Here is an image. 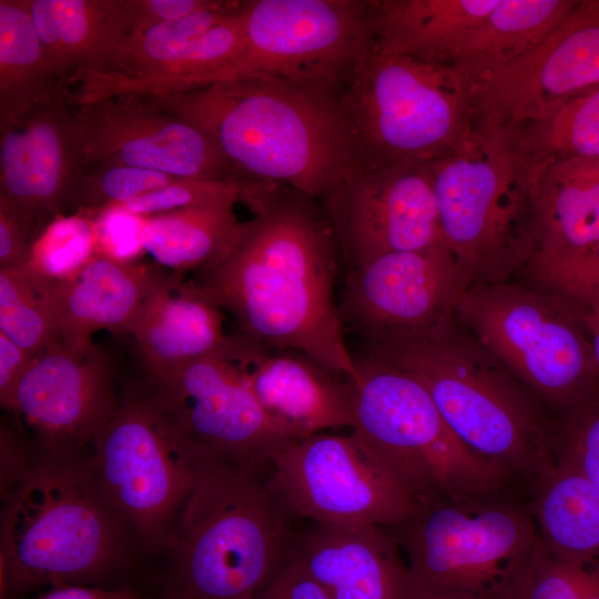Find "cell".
Returning <instances> with one entry per match:
<instances>
[{
    "instance_id": "26",
    "label": "cell",
    "mask_w": 599,
    "mask_h": 599,
    "mask_svg": "<svg viewBox=\"0 0 599 599\" xmlns=\"http://www.w3.org/2000/svg\"><path fill=\"white\" fill-rule=\"evenodd\" d=\"M599 240V159L554 162L539 172L537 253L527 276L560 265Z\"/></svg>"
},
{
    "instance_id": "13",
    "label": "cell",
    "mask_w": 599,
    "mask_h": 599,
    "mask_svg": "<svg viewBox=\"0 0 599 599\" xmlns=\"http://www.w3.org/2000/svg\"><path fill=\"white\" fill-rule=\"evenodd\" d=\"M243 17V51L209 83L261 75L339 93L369 45L364 0H251Z\"/></svg>"
},
{
    "instance_id": "14",
    "label": "cell",
    "mask_w": 599,
    "mask_h": 599,
    "mask_svg": "<svg viewBox=\"0 0 599 599\" xmlns=\"http://www.w3.org/2000/svg\"><path fill=\"white\" fill-rule=\"evenodd\" d=\"M273 483L296 518L316 525L392 528L417 508L380 459L355 435L312 434L278 448Z\"/></svg>"
},
{
    "instance_id": "1",
    "label": "cell",
    "mask_w": 599,
    "mask_h": 599,
    "mask_svg": "<svg viewBox=\"0 0 599 599\" xmlns=\"http://www.w3.org/2000/svg\"><path fill=\"white\" fill-rule=\"evenodd\" d=\"M238 184L252 217L192 283L231 313L246 339L302 354L356 384L357 362L334 297L341 254L322 203L284 184Z\"/></svg>"
},
{
    "instance_id": "6",
    "label": "cell",
    "mask_w": 599,
    "mask_h": 599,
    "mask_svg": "<svg viewBox=\"0 0 599 599\" xmlns=\"http://www.w3.org/2000/svg\"><path fill=\"white\" fill-rule=\"evenodd\" d=\"M52 458L27 468L7 494L0 532L2 599L40 587L89 585L121 557L125 526L84 463Z\"/></svg>"
},
{
    "instance_id": "44",
    "label": "cell",
    "mask_w": 599,
    "mask_h": 599,
    "mask_svg": "<svg viewBox=\"0 0 599 599\" xmlns=\"http://www.w3.org/2000/svg\"><path fill=\"white\" fill-rule=\"evenodd\" d=\"M33 599H141L125 589H106L89 585H70L49 589Z\"/></svg>"
},
{
    "instance_id": "41",
    "label": "cell",
    "mask_w": 599,
    "mask_h": 599,
    "mask_svg": "<svg viewBox=\"0 0 599 599\" xmlns=\"http://www.w3.org/2000/svg\"><path fill=\"white\" fill-rule=\"evenodd\" d=\"M41 234L27 213L0 195V268L27 265Z\"/></svg>"
},
{
    "instance_id": "23",
    "label": "cell",
    "mask_w": 599,
    "mask_h": 599,
    "mask_svg": "<svg viewBox=\"0 0 599 599\" xmlns=\"http://www.w3.org/2000/svg\"><path fill=\"white\" fill-rule=\"evenodd\" d=\"M231 356L265 410L305 437L352 427L353 386L295 352L265 348L242 335Z\"/></svg>"
},
{
    "instance_id": "31",
    "label": "cell",
    "mask_w": 599,
    "mask_h": 599,
    "mask_svg": "<svg viewBox=\"0 0 599 599\" xmlns=\"http://www.w3.org/2000/svg\"><path fill=\"white\" fill-rule=\"evenodd\" d=\"M57 78L26 0H0V124L53 94Z\"/></svg>"
},
{
    "instance_id": "20",
    "label": "cell",
    "mask_w": 599,
    "mask_h": 599,
    "mask_svg": "<svg viewBox=\"0 0 599 599\" xmlns=\"http://www.w3.org/2000/svg\"><path fill=\"white\" fill-rule=\"evenodd\" d=\"M69 87L0 124V195L43 233L73 207L83 170L79 122Z\"/></svg>"
},
{
    "instance_id": "11",
    "label": "cell",
    "mask_w": 599,
    "mask_h": 599,
    "mask_svg": "<svg viewBox=\"0 0 599 599\" xmlns=\"http://www.w3.org/2000/svg\"><path fill=\"white\" fill-rule=\"evenodd\" d=\"M84 463L125 527L149 545L167 539L201 466L177 441L148 395H130L91 443Z\"/></svg>"
},
{
    "instance_id": "29",
    "label": "cell",
    "mask_w": 599,
    "mask_h": 599,
    "mask_svg": "<svg viewBox=\"0 0 599 599\" xmlns=\"http://www.w3.org/2000/svg\"><path fill=\"white\" fill-rule=\"evenodd\" d=\"M238 200H223L144 217L140 246L159 265L175 273L201 271L217 262L236 240Z\"/></svg>"
},
{
    "instance_id": "19",
    "label": "cell",
    "mask_w": 599,
    "mask_h": 599,
    "mask_svg": "<svg viewBox=\"0 0 599 599\" xmlns=\"http://www.w3.org/2000/svg\"><path fill=\"white\" fill-rule=\"evenodd\" d=\"M119 403L112 364L101 348L55 342L34 354L8 410L27 423L51 457H71L92 443Z\"/></svg>"
},
{
    "instance_id": "42",
    "label": "cell",
    "mask_w": 599,
    "mask_h": 599,
    "mask_svg": "<svg viewBox=\"0 0 599 599\" xmlns=\"http://www.w3.org/2000/svg\"><path fill=\"white\" fill-rule=\"evenodd\" d=\"M257 599H329L294 561H288Z\"/></svg>"
},
{
    "instance_id": "10",
    "label": "cell",
    "mask_w": 599,
    "mask_h": 599,
    "mask_svg": "<svg viewBox=\"0 0 599 599\" xmlns=\"http://www.w3.org/2000/svg\"><path fill=\"white\" fill-rule=\"evenodd\" d=\"M387 529L423 599H509L542 545L531 511L497 496L418 505Z\"/></svg>"
},
{
    "instance_id": "35",
    "label": "cell",
    "mask_w": 599,
    "mask_h": 599,
    "mask_svg": "<svg viewBox=\"0 0 599 599\" xmlns=\"http://www.w3.org/2000/svg\"><path fill=\"white\" fill-rule=\"evenodd\" d=\"M509 599H599V557H564L542 542Z\"/></svg>"
},
{
    "instance_id": "9",
    "label": "cell",
    "mask_w": 599,
    "mask_h": 599,
    "mask_svg": "<svg viewBox=\"0 0 599 599\" xmlns=\"http://www.w3.org/2000/svg\"><path fill=\"white\" fill-rule=\"evenodd\" d=\"M455 318L554 417L599 392L590 341L564 295L514 278L474 284L459 300Z\"/></svg>"
},
{
    "instance_id": "37",
    "label": "cell",
    "mask_w": 599,
    "mask_h": 599,
    "mask_svg": "<svg viewBox=\"0 0 599 599\" xmlns=\"http://www.w3.org/2000/svg\"><path fill=\"white\" fill-rule=\"evenodd\" d=\"M551 460L599 487V392L555 417Z\"/></svg>"
},
{
    "instance_id": "3",
    "label": "cell",
    "mask_w": 599,
    "mask_h": 599,
    "mask_svg": "<svg viewBox=\"0 0 599 599\" xmlns=\"http://www.w3.org/2000/svg\"><path fill=\"white\" fill-rule=\"evenodd\" d=\"M271 466L203 464L171 542L166 599H257L298 531Z\"/></svg>"
},
{
    "instance_id": "16",
    "label": "cell",
    "mask_w": 599,
    "mask_h": 599,
    "mask_svg": "<svg viewBox=\"0 0 599 599\" xmlns=\"http://www.w3.org/2000/svg\"><path fill=\"white\" fill-rule=\"evenodd\" d=\"M469 286L445 244L394 252L346 271L338 312L370 346L435 327L455 314Z\"/></svg>"
},
{
    "instance_id": "4",
    "label": "cell",
    "mask_w": 599,
    "mask_h": 599,
    "mask_svg": "<svg viewBox=\"0 0 599 599\" xmlns=\"http://www.w3.org/2000/svg\"><path fill=\"white\" fill-rule=\"evenodd\" d=\"M364 356L416 377L453 433L512 476L536 477L550 460L555 417L455 314L422 334L366 346Z\"/></svg>"
},
{
    "instance_id": "33",
    "label": "cell",
    "mask_w": 599,
    "mask_h": 599,
    "mask_svg": "<svg viewBox=\"0 0 599 599\" xmlns=\"http://www.w3.org/2000/svg\"><path fill=\"white\" fill-rule=\"evenodd\" d=\"M243 3L244 1L217 0L211 8L128 35L116 48L110 68L102 73L124 78L138 77L174 57L194 39L240 10Z\"/></svg>"
},
{
    "instance_id": "45",
    "label": "cell",
    "mask_w": 599,
    "mask_h": 599,
    "mask_svg": "<svg viewBox=\"0 0 599 599\" xmlns=\"http://www.w3.org/2000/svg\"><path fill=\"white\" fill-rule=\"evenodd\" d=\"M575 306L590 341L595 362L599 372V302L587 305L575 304Z\"/></svg>"
},
{
    "instance_id": "22",
    "label": "cell",
    "mask_w": 599,
    "mask_h": 599,
    "mask_svg": "<svg viewBox=\"0 0 599 599\" xmlns=\"http://www.w3.org/2000/svg\"><path fill=\"white\" fill-rule=\"evenodd\" d=\"M290 559L329 599H423L385 527L311 524L298 529Z\"/></svg>"
},
{
    "instance_id": "21",
    "label": "cell",
    "mask_w": 599,
    "mask_h": 599,
    "mask_svg": "<svg viewBox=\"0 0 599 599\" xmlns=\"http://www.w3.org/2000/svg\"><path fill=\"white\" fill-rule=\"evenodd\" d=\"M43 278L55 316L57 342L81 349L92 346V335L101 329L132 334L152 298L183 274L99 248L74 273Z\"/></svg>"
},
{
    "instance_id": "18",
    "label": "cell",
    "mask_w": 599,
    "mask_h": 599,
    "mask_svg": "<svg viewBox=\"0 0 599 599\" xmlns=\"http://www.w3.org/2000/svg\"><path fill=\"white\" fill-rule=\"evenodd\" d=\"M72 110L80 125L83 167L109 163L179 177L235 180L201 129L151 97H111Z\"/></svg>"
},
{
    "instance_id": "24",
    "label": "cell",
    "mask_w": 599,
    "mask_h": 599,
    "mask_svg": "<svg viewBox=\"0 0 599 599\" xmlns=\"http://www.w3.org/2000/svg\"><path fill=\"white\" fill-rule=\"evenodd\" d=\"M223 313L180 278L159 292L138 321L134 337L150 380L207 356H231L236 336L223 333Z\"/></svg>"
},
{
    "instance_id": "32",
    "label": "cell",
    "mask_w": 599,
    "mask_h": 599,
    "mask_svg": "<svg viewBox=\"0 0 599 599\" xmlns=\"http://www.w3.org/2000/svg\"><path fill=\"white\" fill-rule=\"evenodd\" d=\"M516 132L539 172L562 160L599 159V85Z\"/></svg>"
},
{
    "instance_id": "27",
    "label": "cell",
    "mask_w": 599,
    "mask_h": 599,
    "mask_svg": "<svg viewBox=\"0 0 599 599\" xmlns=\"http://www.w3.org/2000/svg\"><path fill=\"white\" fill-rule=\"evenodd\" d=\"M59 81L81 71L104 72L124 39L114 0H26Z\"/></svg>"
},
{
    "instance_id": "25",
    "label": "cell",
    "mask_w": 599,
    "mask_h": 599,
    "mask_svg": "<svg viewBox=\"0 0 599 599\" xmlns=\"http://www.w3.org/2000/svg\"><path fill=\"white\" fill-rule=\"evenodd\" d=\"M498 0H364L373 50L450 64Z\"/></svg>"
},
{
    "instance_id": "8",
    "label": "cell",
    "mask_w": 599,
    "mask_h": 599,
    "mask_svg": "<svg viewBox=\"0 0 599 599\" xmlns=\"http://www.w3.org/2000/svg\"><path fill=\"white\" fill-rule=\"evenodd\" d=\"M339 100L357 169L430 162L474 129V84L450 64L384 54L370 45Z\"/></svg>"
},
{
    "instance_id": "17",
    "label": "cell",
    "mask_w": 599,
    "mask_h": 599,
    "mask_svg": "<svg viewBox=\"0 0 599 599\" xmlns=\"http://www.w3.org/2000/svg\"><path fill=\"white\" fill-rule=\"evenodd\" d=\"M321 203L346 271L384 254L445 244L426 163L357 169Z\"/></svg>"
},
{
    "instance_id": "43",
    "label": "cell",
    "mask_w": 599,
    "mask_h": 599,
    "mask_svg": "<svg viewBox=\"0 0 599 599\" xmlns=\"http://www.w3.org/2000/svg\"><path fill=\"white\" fill-rule=\"evenodd\" d=\"M34 354L0 332V403L8 409L13 393L30 367Z\"/></svg>"
},
{
    "instance_id": "12",
    "label": "cell",
    "mask_w": 599,
    "mask_h": 599,
    "mask_svg": "<svg viewBox=\"0 0 599 599\" xmlns=\"http://www.w3.org/2000/svg\"><path fill=\"white\" fill-rule=\"evenodd\" d=\"M153 408L201 465L264 468L285 444L302 438L263 407L231 356H207L151 380Z\"/></svg>"
},
{
    "instance_id": "34",
    "label": "cell",
    "mask_w": 599,
    "mask_h": 599,
    "mask_svg": "<svg viewBox=\"0 0 599 599\" xmlns=\"http://www.w3.org/2000/svg\"><path fill=\"white\" fill-rule=\"evenodd\" d=\"M0 332L31 354L58 341L45 280L26 265L0 268Z\"/></svg>"
},
{
    "instance_id": "28",
    "label": "cell",
    "mask_w": 599,
    "mask_h": 599,
    "mask_svg": "<svg viewBox=\"0 0 599 599\" xmlns=\"http://www.w3.org/2000/svg\"><path fill=\"white\" fill-rule=\"evenodd\" d=\"M578 0H498L450 65L473 84L537 47Z\"/></svg>"
},
{
    "instance_id": "40",
    "label": "cell",
    "mask_w": 599,
    "mask_h": 599,
    "mask_svg": "<svg viewBox=\"0 0 599 599\" xmlns=\"http://www.w3.org/2000/svg\"><path fill=\"white\" fill-rule=\"evenodd\" d=\"M124 38L213 7L217 0H114Z\"/></svg>"
},
{
    "instance_id": "36",
    "label": "cell",
    "mask_w": 599,
    "mask_h": 599,
    "mask_svg": "<svg viewBox=\"0 0 599 599\" xmlns=\"http://www.w3.org/2000/svg\"><path fill=\"white\" fill-rule=\"evenodd\" d=\"M177 179L160 171L122 164L88 165L81 172L73 207L79 213L100 219L109 207L159 190Z\"/></svg>"
},
{
    "instance_id": "39",
    "label": "cell",
    "mask_w": 599,
    "mask_h": 599,
    "mask_svg": "<svg viewBox=\"0 0 599 599\" xmlns=\"http://www.w3.org/2000/svg\"><path fill=\"white\" fill-rule=\"evenodd\" d=\"M527 277L575 304L599 302V240L573 258Z\"/></svg>"
},
{
    "instance_id": "15",
    "label": "cell",
    "mask_w": 599,
    "mask_h": 599,
    "mask_svg": "<svg viewBox=\"0 0 599 599\" xmlns=\"http://www.w3.org/2000/svg\"><path fill=\"white\" fill-rule=\"evenodd\" d=\"M599 85V0H578L531 51L474 84V128L520 130Z\"/></svg>"
},
{
    "instance_id": "2",
    "label": "cell",
    "mask_w": 599,
    "mask_h": 599,
    "mask_svg": "<svg viewBox=\"0 0 599 599\" xmlns=\"http://www.w3.org/2000/svg\"><path fill=\"white\" fill-rule=\"evenodd\" d=\"M151 98L201 129L238 183L284 184L321 202L357 170L338 92L256 75Z\"/></svg>"
},
{
    "instance_id": "30",
    "label": "cell",
    "mask_w": 599,
    "mask_h": 599,
    "mask_svg": "<svg viewBox=\"0 0 599 599\" xmlns=\"http://www.w3.org/2000/svg\"><path fill=\"white\" fill-rule=\"evenodd\" d=\"M535 478L531 515L544 545L564 557H599V487L552 460Z\"/></svg>"
},
{
    "instance_id": "5",
    "label": "cell",
    "mask_w": 599,
    "mask_h": 599,
    "mask_svg": "<svg viewBox=\"0 0 599 599\" xmlns=\"http://www.w3.org/2000/svg\"><path fill=\"white\" fill-rule=\"evenodd\" d=\"M426 165L443 240L470 285L525 272L537 253L539 171L517 132L474 128Z\"/></svg>"
},
{
    "instance_id": "38",
    "label": "cell",
    "mask_w": 599,
    "mask_h": 599,
    "mask_svg": "<svg viewBox=\"0 0 599 599\" xmlns=\"http://www.w3.org/2000/svg\"><path fill=\"white\" fill-rule=\"evenodd\" d=\"M240 192L241 186L234 179L180 177L159 190L109 207L101 217L123 214L144 219L223 200L240 201Z\"/></svg>"
},
{
    "instance_id": "7",
    "label": "cell",
    "mask_w": 599,
    "mask_h": 599,
    "mask_svg": "<svg viewBox=\"0 0 599 599\" xmlns=\"http://www.w3.org/2000/svg\"><path fill=\"white\" fill-rule=\"evenodd\" d=\"M352 434L387 467L416 506L498 496L514 476L468 448L412 374L356 358Z\"/></svg>"
}]
</instances>
